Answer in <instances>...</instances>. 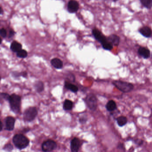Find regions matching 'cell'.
I'll list each match as a JSON object with an SVG mask.
<instances>
[{"label": "cell", "mask_w": 152, "mask_h": 152, "mask_svg": "<svg viewBox=\"0 0 152 152\" xmlns=\"http://www.w3.org/2000/svg\"><path fill=\"white\" fill-rule=\"evenodd\" d=\"M103 48L106 50L110 51L113 49V45L110 42H109L108 40L104 43L101 44Z\"/></svg>", "instance_id": "22"}, {"label": "cell", "mask_w": 152, "mask_h": 152, "mask_svg": "<svg viewBox=\"0 0 152 152\" xmlns=\"http://www.w3.org/2000/svg\"><path fill=\"white\" fill-rule=\"evenodd\" d=\"M113 1H114V2H116V1H118L119 0H113Z\"/></svg>", "instance_id": "37"}, {"label": "cell", "mask_w": 152, "mask_h": 152, "mask_svg": "<svg viewBox=\"0 0 152 152\" xmlns=\"http://www.w3.org/2000/svg\"><path fill=\"white\" fill-rule=\"evenodd\" d=\"M21 75L25 78V77H26L27 76V74L26 72H22V73H21Z\"/></svg>", "instance_id": "32"}, {"label": "cell", "mask_w": 152, "mask_h": 152, "mask_svg": "<svg viewBox=\"0 0 152 152\" xmlns=\"http://www.w3.org/2000/svg\"><path fill=\"white\" fill-rule=\"evenodd\" d=\"M0 115H1V113H0Z\"/></svg>", "instance_id": "39"}, {"label": "cell", "mask_w": 152, "mask_h": 152, "mask_svg": "<svg viewBox=\"0 0 152 152\" xmlns=\"http://www.w3.org/2000/svg\"><path fill=\"white\" fill-rule=\"evenodd\" d=\"M118 149H122L124 151H125V148L124 144L122 143H119L118 145Z\"/></svg>", "instance_id": "30"}, {"label": "cell", "mask_w": 152, "mask_h": 152, "mask_svg": "<svg viewBox=\"0 0 152 152\" xmlns=\"http://www.w3.org/2000/svg\"><path fill=\"white\" fill-rule=\"evenodd\" d=\"M139 33L145 37H150L152 36V30L150 27L145 26L142 27L139 30Z\"/></svg>", "instance_id": "11"}, {"label": "cell", "mask_w": 152, "mask_h": 152, "mask_svg": "<svg viewBox=\"0 0 152 152\" xmlns=\"http://www.w3.org/2000/svg\"><path fill=\"white\" fill-rule=\"evenodd\" d=\"M142 5L147 9L152 8V0H140Z\"/></svg>", "instance_id": "21"}, {"label": "cell", "mask_w": 152, "mask_h": 152, "mask_svg": "<svg viewBox=\"0 0 152 152\" xmlns=\"http://www.w3.org/2000/svg\"><path fill=\"white\" fill-rule=\"evenodd\" d=\"M81 145V142L78 138H74L70 142V149L71 152H78Z\"/></svg>", "instance_id": "9"}, {"label": "cell", "mask_w": 152, "mask_h": 152, "mask_svg": "<svg viewBox=\"0 0 152 152\" xmlns=\"http://www.w3.org/2000/svg\"><path fill=\"white\" fill-rule=\"evenodd\" d=\"M0 35L2 37H6L7 35V32L5 29H1L0 30Z\"/></svg>", "instance_id": "29"}, {"label": "cell", "mask_w": 152, "mask_h": 152, "mask_svg": "<svg viewBox=\"0 0 152 152\" xmlns=\"http://www.w3.org/2000/svg\"><path fill=\"white\" fill-rule=\"evenodd\" d=\"M3 128V124H2V122L0 121V131H1Z\"/></svg>", "instance_id": "33"}, {"label": "cell", "mask_w": 152, "mask_h": 152, "mask_svg": "<svg viewBox=\"0 0 152 152\" xmlns=\"http://www.w3.org/2000/svg\"><path fill=\"white\" fill-rule=\"evenodd\" d=\"M1 76H0V80H1Z\"/></svg>", "instance_id": "38"}, {"label": "cell", "mask_w": 152, "mask_h": 152, "mask_svg": "<svg viewBox=\"0 0 152 152\" xmlns=\"http://www.w3.org/2000/svg\"><path fill=\"white\" fill-rule=\"evenodd\" d=\"M85 101L88 108L92 111H95L98 107V100L94 94H89L84 99Z\"/></svg>", "instance_id": "4"}, {"label": "cell", "mask_w": 152, "mask_h": 152, "mask_svg": "<svg viewBox=\"0 0 152 152\" xmlns=\"http://www.w3.org/2000/svg\"><path fill=\"white\" fill-rule=\"evenodd\" d=\"M107 40L113 45V46L119 45L120 42V38L116 34H111L107 38Z\"/></svg>", "instance_id": "12"}, {"label": "cell", "mask_w": 152, "mask_h": 152, "mask_svg": "<svg viewBox=\"0 0 152 152\" xmlns=\"http://www.w3.org/2000/svg\"><path fill=\"white\" fill-rule=\"evenodd\" d=\"M79 121L80 123L85 124L87 121V118L85 116H82L79 118Z\"/></svg>", "instance_id": "28"}, {"label": "cell", "mask_w": 152, "mask_h": 152, "mask_svg": "<svg viewBox=\"0 0 152 152\" xmlns=\"http://www.w3.org/2000/svg\"><path fill=\"white\" fill-rule=\"evenodd\" d=\"M138 53L144 59L149 58L150 56V50L145 47H141L139 48Z\"/></svg>", "instance_id": "13"}, {"label": "cell", "mask_w": 152, "mask_h": 152, "mask_svg": "<svg viewBox=\"0 0 152 152\" xmlns=\"http://www.w3.org/2000/svg\"><path fill=\"white\" fill-rule=\"evenodd\" d=\"M57 144L54 140L49 139L45 141L41 145L42 150L44 152H51L56 148Z\"/></svg>", "instance_id": "6"}, {"label": "cell", "mask_w": 152, "mask_h": 152, "mask_svg": "<svg viewBox=\"0 0 152 152\" xmlns=\"http://www.w3.org/2000/svg\"><path fill=\"white\" fill-rule=\"evenodd\" d=\"M10 106L11 109L15 113H18L20 112L21 98L20 96L15 94L10 95Z\"/></svg>", "instance_id": "3"}, {"label": "cell", "mask_w": 152, "mask_h": 152, "mask_svg": "<svg viewBox=\"0 0 152 152\" xmlns=\"http://www.w3.org/2000/svg\"><path fill=\"white\" fill-rule=\"evenodd\" d=\"M3 12H4V11H3V9L0 6V14H3Z\"/></svg>", "instance_id": "34"}, {"label": "cell", "mask_w": 152, "mask_h": 152, "mask_svg": "<svg viewBox=\"0 0 152 152\" xmlns=\"http://www.w3.org/2000/svg\"><path fill=\"white\" fill-rule=\"evenodd\" d=\"M14 35V31L12 30H10L9 33V37H12Z\"/></svg>", "instance_id": "31"}, {"label": "cell", "mask_w": 152, "mask_h": 152, "mask_svg": "<svg viewBox=\"0 0 152 152\" xmlns=\"http://www.w3.org/2000/svg\"><path fill=\"white\" fill-rule=\"evenodd\" d=\"M133 142H134L135 144H136V145H138V146H141L144 144V141L142 139L137 138L134 140Z\"/></svg>", "instance_id": "27"}, {"label": "cell", "mask_w": 152, "mask_h": 152, "mask_svg": "<svg viewBox=\"0 0 152 152\" xmlns=\"http://www.w3.org/2000/svg\"></svg>", "instance_id": "41"}, {"label": "cell", "mask_w": 152, "mask_h": 152, "mask_svg": "<svg viewBox=\"0 0 152 152\" xmlns=\"http://www.w3.org/2000/svg\"><path fill=\"white\" fill-rule=\"evenodd\" d=\"M105 108L107 111L113 112L117 109V104L113 100H110L106 104Z\"/></svg>", "instance_id": "16"}, {"label": "cell", "mask_w": 152, "mask_h": 152, "mask_svg": "<svg viewBox=\"0 0 152 152\" xmlns=\"http://www.w3.org/2000/svg\"></svg>", "instance_id": "40"}, {"label": "cell", "mask_w": 152, "mask_h": 152, "mask_svg": "<svg viewBox=\"0 0 152 152\" xmlns=\"http://www.w3.org/2000/svg\"><path fill=\"white\" fill-rule=\"evenodd\" d=\"M63 109L66 111L72 110L73 108V102L69 100L66 99L63 105Z\"/></svg>", "instance_id": "19"}, {"label": "cell", "mask_w": 152, "mask_h": 152, "mask_svg": "<svg viewBox=\"0 0 152 152\" xmlns=\"http://www.w3.org/2000/svg\"><path fill=\"white\" fill-rule=\"evenodd\" d=\"M50 63L51 65L55 69H61L63 68V62L58 58H54L51 60Z\"/></svg>", "instance_id": "14"}, {"label": "cell", "mask_w": 152, "mask_h": 152, "mask_svg": "<svg viewBox=\"0 0 152 152\" xmlns=\"http://www.w3.org/2000/svg\"><path fill=\"white\" fill-rule=\"evenodd\" d=\"M38 112L35 107H30L25 110L24 113V121L31 122L34 121L37 116Z\"/></svg>", "instance_id": "5"}, {"label": "cell", "mask_w": 152, "mask_h": 152, "mask_svg": "<svg viewBox=\"0 0 152 152\" xmlns=\"http://www.w3.org/2000/svg\"><path fill=\"white\" fill-rule=\"evenodd\" d=\"M34 88L36 92L41 93L44 90V84L41 81H37L34 84Z\"/></svg>", "instance_id": "20"}, {"label": "cell", "mask_w": 152, "mask_h": 152, "mask_svg": "<svg viewBox=\"0 0 152 152\" xmlns=\"http://www.w3.org/2000/svg\"><path fill=\"white\" fill-rule=\"evenodd\" d=\"M1 42H2V40H1V38L0 37V44H1Z\"/></svg>", "instance_id": "36"}, {"label": "cell", "mask_w": 152, "mask_h": 152, "mask_svg": "<svg viewBox=\"0 0 152 152\" xmlns=\"http://www.w3.org/2000/svg\"><path fill=\"white\" fill-rule=\"evenodd\" d=\"M12 141L15 146L20 149H24L27 147L30 143L29 139L21 134L15 135Z\"/></svg>", "instance_id": "1"}, {"label": "cell", "mask_w": 152, "mask_h": 152, "mask_svg": "<svg viewBox=\"0 0 152 152\" xmlns=\"http://www.w3.org/2000/svg\"><path fill=\"white\" fill-rule=\"evenodd\" d=\"M117 124L119 127H123L124 125H126V124L128 122V119L126 117L122 116L118 117L116 119Z\"/></svg>", "instance_id": "18"}, {"label": "cell", "mask_w": 152, "mask_h": 152, "mask_svg": "<svg viewBox=\"0 0 152 152\" xmlns=\"http://www.w3.org/2000/svg\"><path fill=\"white\" fill-rule=\"evenodd\" d=\"M79 8V5L78 1L75 0H70L68 2L67 10L70 13H75L77 12Z\"/></svg>", "instance_id": "8"}, {"label": "cell", "mask_w": 152, "mask_h": 152, "mask_svg": "<svg viewBox=\"0 0 152 152\" xmlns=\"http://www.w3.org/2000/svg\"><path fill=\"white\" fill-rule=\"evenodd\" d=\"M10 49L13 52L17 53L22 50V45L17 41H14L11 44Z\"/></svg>", "instance_id": "17"}, {"label": "cell", "mask_w": 152, "mask_h": 152, "mask_svg": "<svg viewBox=\"0 0 152 152\" xmlns=\"http://www.w3.org/2000/svg\"><path fill=\"white\" fill-rule=\"evenodd\" d=\"M5 122L6 129H7L8 131H12L14 129L15 123V119L14 118L10 116L7 117L6 118Z\"/></svg>", "instance_id": "10"}, {"label": "cell", "mask_w": 152, "mask_h": 152, "mask_svg": "<svg viewBox=\"0 0 152 152\" xmlns=\"http://www.w3.org/2000/svg\"><path fill=\"white\" fill-rule=\"evenodd\" d=\"M66 79L69 82H74L75 81V77L73 74H69L66 76Z\"/></svg>", "instance_id": "26"}, {"label": "cell", "mask_w": 152, "mask_h": 152, "mask_svg": "<svg viewBox=\"0 0 152 152\" xmlns=\"http://www.w3.org/2000/svg\"><path fill=\"white\" fill-rule=\"evenodd\" d=\"M13 149H14V147H13V146L11 144H6L4 146L3 149L6 151L11 152V151L13 150Z\"/></svg>", "instance_id": "25"}, {"label": "cell", "mask_w": 152, "mask_h": 152, "mask_svg": "<svg viewBox=\"0 0 152 152\" xmlns=\"http://www.w3.org/2000/svg\"><path fill=\"white\" fill-rule=\"evenodd\" d=\"M17 55L18 58H25L28 56V53L25 50H21L17 53Z\"/></svg>", "instance_id": "23"}, {"label": "cell", "mask_w": 152, "mask_h": 152, "mask_svg": "<svg viewBox=\"0 0 152 152\" xmlns=\"http://www.w3.org/2000/svg\"><path fill=\"white\" fill-rule=\"evenodd\" d=\"M10 97V95L7 93H1L0 94V100H5L9 101Z\"/></svg>", "instance_id": "24"}, {"label": "cell", "mask_w": 152, "mask_h": 152, "mask_svg": "<svg viewBox=\"0 0 152 152\" xmlns=\"http://www.w3.org/2000/svg\"><path fill=\"white\" fill-rule=\"evenodd\" d=\"M92 34L95 39L101 44H103L107 41V38L98 29H93L92 30Z\"/></svg>", "instance_id": "7"}, {"label": "cell", "mask_w": 152, "mask_h": 152, "mask_svg": "<svg viewBox=\"0 0 152 152\" xmlns=\"http://www.w3.org/2000/svg\"><path fill=\"white\" fill-rule=\"evenodd\" d=\"M129 150H131L130 152H133L134 151V148L133 147H131L130 149H129Z\"/></svg>", "instance_id": "35"}, {"label": "cell", "mask_w": 152, "mask_h": 152, "mask_svg": "<svg viewBox=\"0 0 152 152\" xmlns=\"http://www.w3.org/2000/svg\"><path fill=\"white\" fill-rule=\"evenodd\" d=\"M65 87L73 93H77L78 91V88L76 85L69 81H65Z\"/></svg>", "instance_id": "15"}, {"label": "cell", "mask_w": 152, "mask_h": 152, "mask_svg": "<svg viewBox=\"0 0 152 152\" xmlns=\"http://www.w3.org/2000/svg\"><path fill=\"white\" fill-rule=\"evenodd\" d=\"M112 84L118 90L124 93H129L134 89V85L132 83L122 80H113Z\"/></svg>", "instance_id": "2"}]
</instances>
